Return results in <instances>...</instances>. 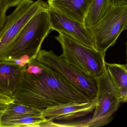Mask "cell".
<instances>
[{
    "label": "cell",
    "mask_w": 127,
    "mask_h": 127,
    "mask_svg": "<svg viewBox=\"0 0 127 127\" xmlns=\"http://www.w3.org/2000/svg\"><path fill=\"white\" fill-rule=\"evenodd\" d=\"M43 64V69L39 74L23 71L12 97L14 101L42 110L57 105L93 100L60 73Z\"/></svg>",
    "instance_id": "6da1fadb"
},
{
    "label": "cell",
    "mask_w": 127,
    "mask_h": 127,
    "mask_svg": "<svg viewBox=\"0 0 127 127\" xmlns=\"http://www.w3.org/2000/svg\"><path fill=\"white\" fill-rule=\"evenodd\" d=\"M51 30L48 8L30 20L0 60L12 61L25 55L29 56L30 61L35 59Z\"/></svg>",
    "instance_id": "7a4b0ae2"
},
{
    "label": "cell",
    "mask_w": 127,
    "mask_h": 127,
    "mask_svg": "<svg viewBox=\"0 0 127 127\" xmlns=\"http://www.w3.org/2000/svg\"><path fill=\"white\" fill-rule=\"evenodd\" d=\"M62 47L63 59L66 63L88 76L94 79L106 70L105 53L87 46L63 33L55 37Z\"/></svg>",
    "instance_id": "3957f363"
},
{
    "label": "cell",
    "mask_w": 127,
    "mask_h": 127,
    "mask_svg": "<svg viewBox=\"0 0 127 127\" xmlns=\"http://www.w3.org/2000/svg\"><path fill=\"white\" fill-rule=\"evenodd\" d=\"M127 5H111L102 19L95 25L87 28L95 49L105 53L113 46L123 31L127 29Z\"/></svg>",
    "instance_id": "277c9868"
},
{
    "label": "cell",
    "mask_w": 127,
    "mask_h": 127,
    "mask_svg": "<svg viewBox=\"0 0 127 127\" xmlns=\"http://www.w3.org/2000/svg\"><path fill=\"white\" fill-rule=\"evenodd\" d=\"M48 8V4L42 0H23L11 14L6 16L0 30V58L17 39L30 20Z\"/></svg>",
    "instance_id": "5b68a950"
},
{
    "label": "cell",
    "mask_w": 127,
    "mask_h": 127,
    "mask_svg": "<svg viewBox=\"0 0 127 127\" xmlns=\"http://www.w3.org/2000/svg\"><path fill=\"white\" fill-rule=\"evenodd\" d=\"M95 79L97 84L96 105L91 118L86 122L80 123V127H100L107 125L121 103L106 68L102 75Z\"/></svg>",
    "instance_id": "8992f818"
},
{
    "label": "cell",
    "mask_w": 127,
    "mask_h": 127,
    "mask_svg": "<svg viewBox=\"0 0 127 127\" xmlns=\"http://www.w3.org/2000/svg\"><path fill=\"white\" fill-rule=\"evenodd\" d=\"M35 59L60 73L91 99L95 98L97 94L96 79L67 64L61 55H57L52 50L41 49Z\"/></svg>",
    "instance_id": "52a82bcc"
},
{
    "label": "cell",
    "mask_w": 127,
    "mask_h": 127,
    "mask_svg": "<svg viewBox=\"0 0 127 127\" xmlns=\"http://www.w3.org/2000/svg\"><path fill=\"white\" fill-rule=\"evenodd\" d=\"M51 30L63 33L81 43L95 49L91 35L84 24L71 19L48 6Z\"/></svg>",
    "instance_id": "ba28073f"
},
{
    "label": "cell",
    "mask_w": 127,
    "mask_h": 127,
    "mask_svg": "<svg viewBox=\"0 0 127 127\" xmlns=\"http://www.w3.org/2000/svg\"><path fill=\"white\" fill-rule=\"evenodd\" d=\"M96 98L84 102H70L48 107L42 110L41 116L52 120H71L85 116L94 111Z\"/></svg>",
    "instance_id": "9c48e42d"
},
{
    "label": "cell",
    "mask_w": 127,
    "mask_h": 127,
    "mask_svg": "<svg viewBox=\"0 0 127 127\" xmlns=\"http://www.w3.org/2000/svg\"><path fill=\"white\" fill-rule=\"evenodd\" d=\"M26 66L21 67L11 61L0 60L1 92L12 98L20 82Z\"/></svg>",
    "instance_id": "30bf717a"
},
{
    "label": "cell",
    "mask_w": 127,
    "mask_h": 127,
    "mask_svg": "<svg viewBox=\"0 0 127 127\" xmlns=\"http://www.w3.org/2000/svg\"><path fill=\"white\" fill-rule=\"evenodd\" d=\"M92 0H48L49 6L76 21L84 24Z\"/></svg>",
    "instance_id": "8fae6325"
},
{
    "label": "cell",
    "mask_w": 127,
    "mask_h": 127,
    "mask_svg": "<svg viewBox=\"0 0 127 127\" xmlns=\"http://www.w3.org/2000/svg\"><path fill=\"white\" fill-rule=\"evenodd\" d=\"M109 77L119 95L121 103L127 101V65L105 63Z\"/></svg>",
    "instance_id": "7c38bea8"
},
{
    "label": "cell",
    "mask_w": 127,
    "mask_h": 127,
    "mask_svg": "<svg viewBox=\"0 0 127 127\" xmlns=\"http://www.w3.org/2000/svg\"><path fill=\"white\" fill-rule=\"evenodd\" d=\"M111 5V0H92L84 20L85 27L90 28L95 25L102 19Z\"/></svg>",
    "instance_id": "4fadbf2b"
},
{
    "label": "cell",
    "mask_w": 127,
    "mask_h": 127,
    "mask_svg": "<svg viewBox=\"0 0 127 127\" xmlns=\"http://www.w3.org/2000/svg\"><path fill=\"white\" fill-rule=\"evenodd\" d=\"M42 110L31 107L22 103L12 102L3 113L1 120L25 116H41Z\"/></svg>",
    "instance_id": "5bb4252c"
},
{
    "label": "cell",
    "mask_w": 127,
    "mask_h": 127,
    "mask_svg": "<svg viewBox=\"0 0 127 127\" xmlns=\"http://www.w3.org/2000/svg\"><path fill=\"white\" fill-rule=\"evenodd\" d=\"M42 116H25L1 120L0 127H38L47 120Z\"/></svg>",
    "instance_id": "9a60e30c"
},
{
    "label": "cell",
    "mask_w": 127,
    "mask_h": 127,
    "mask_svg": "<svg viewBox=\"0 0 127 127\" xmlns=\"http://www.w3.org/2000/svg\"><path fill=\"white\" fill-rule=\"evenodd\" d=\"M23 0H0V30L6 17V13L9 9L16 6Z\"/></svg>",
    "instance_id": "2e32d148"
},
{
    "label": "cell",
    "mask_w": 127,
    "mask_h": 127,
    "mask_svg": "<svg viewBox=\"0 0 127 127\" xmlns=\"http://www.w3.org/2000/svg\"><path fill=\"white\" fill-rule=\"evenodd\" d=\"M9 61L13 62L20 66L24 67L30 61V59L29 56L25 55L19 57L17 59Z\"/></svg>",
    "instance_id": "e0dca14e"
},
{
    "label": "cell",
    "mask_w": 127,
    "mask_h": 127,
    "mask_svg": "<svg viewBox=\"0 0 127 127\" xmlns=\"http://www.w3.org/2000/svg\"><path fill=\"white\" fill-rule=\"evenodd\" d=\"M13 101L14 100L12 98L6 95L0 91V103L9 104Z\"/></svg>",
    "instance_id": "ac0fdd59"
},
{
    "label": "cell",
    "mask_w": 127,
    "mask_h": 127,
    "mask_svg": "<svg viewBox=\"0 0 127 127\" xmlns=\"http://www.w3.org/2000/svg\"><path fill=\"white\" fill-rule=\"evenodd\" d=\"M111 4L114 6L127 5V0H111Z\"/></svg>",
    "instance_id": "d6986e66"
},
{
    "label": "cell",
    "mask_w": 127,
    "mask_h": 127,
    "mask_svg": "<svg viewBox=\"0 0 127 127\" xmlns=\"http://www.w3.org/2000/svg\"><path fill=\"white\" fill-rule=\"evenodd\" d=\"M8 104H1L0 103V123L1 121V119L3 113L6 108L8 107Z\"/></svg>",
    "instance_id": "ffe728a7"
}]
</instances>
